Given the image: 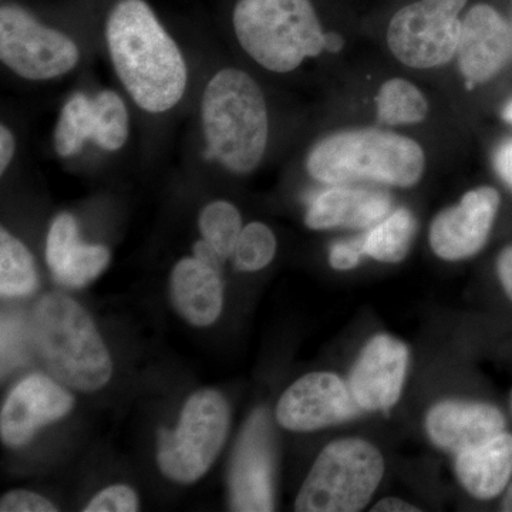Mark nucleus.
Returning a JSON list of instances; mask_svg holds the SVG:
<instances>
[{"instance_id": "9b49d317", "label": "nucleus", "mask_w": 512, "mask_h": 512, "mask_svg": "<svg viewBox=\"0 0 512 512\" xmlns=\"http://www.w3.org/2000/svg\"><path fill=\"white\" fill-rule=\"evenodd\" d=\"M74 399L64 384L45 375H32L13 387L0 413L3 444L26 446L37 431L72 412Z\"/></svg>"}, {"instance_id": "7ed1b4c3", "label": "nucleus", "mask_w": 512, "mask_h": 512, "mask_svg": "<svg viewBox=\"0 0 512 512\" xmlns=\"http://www.w3.org/2000/svg\"><path fill=\"white\" fill-rule=\"evenodd\" d=\"M207 153L235 174L258 167L268 144L264 93L248 73L224 69L205 87L201 103Z\"/></svg>"}, {"instance_id": "39448f33", "label": "nucleus", "mask_w": 512, "mask_h": 512, "mask_svg": "<svg viewBox=\"0 0 512 512\" xmlns=\"http://www.w3.org/2000/svg\"><path fill=\"white\" fill-rule=\"evenodd\" d=\"M232 20L242 49L271 72H292L325 50L311 0H238Z\"/></svg>"}, {"instance_id": "c756f323", "label": "nucleus", "mask_w": 512, "mask_h": 512, "mask_svg": "<svg viewBox=\"0 0 512 512\" xmlns=\"http://www.w3.org/2000/svg\"><path fill=\"white\" fill-rule=\"evenodd\" d=\"M22 323L18 320L3 319L2 323V369L3 372L10 367L19 365L25 353V338H23Z\"/></svg>"}, {"instance_id": "4be33fe9", "label": "nucleus", "mask_w": 512, "mask_h": 512, "mask_svg": "<svg viewBox=\"0 0 512 512\" xmlns=\"http://www.w3.org/2000/svg\"><path fill=\"white\" fill-rule=\"evenodd\" d=\"M377 116L382 123L412 124L426 119L429 104L412 83L402 79L389 80L380 87L376 97Z\"/></svg>"}, {"instance_id": "393cba45", "label": "nucleus", "mask_w": 512, "mask_h": 512, "mask_svg": "<svg viewBox=\"0 0 512 512\" xmlns=\"http://www.w3.org/2000/svg\"><path fill=\"white\" fill-rule=\"evenodd\" d=\"M198 227L202 239L217 249L224 259L234 254L242 232L241 214L227 201H214L201 211Z\"/></svg>"}, {"instance_id": "aec40b11", "label": "nucleus", "mask_w": 512, "mask_h": 512, "mask_svg": "<svg viewBox=\"0 0 512 512\" xmlns=\"http://www.w3.org/2000/svg\"><path fill=\"white\" fill-rule=\"evenodd\" d=\"M414 232L416 221L412 212L400 208L373 225L365 237H362L365 255L387 264L400 262L409 252Z\"/></svg>"}, {"instance_id": "423d86ee", "label": "nucleus", "mask_w": 512, "mask_h": 512, "mask_svg": "<svg viewBox=\"0 0 512 512\" xmlns=\"http://www.w3.org/2000/svg\"><path fill=\"white\" fill-rule=\"evenodd\" d=\"M384 473L383 458L367 441L329 444L313 464L295 501L299 512H356L369 504Z\"/></svg>"}, {"instance_id": "0eeeda50", "label": "nucleus", "mask_w": 512, "mask_h": 512, "mask_svg": "<svg viewBox=\"0 0 512 512\" xmlns=\"http://www.w3.org/2000/svg\"><path fill=\"white\" fill-rule=\"evenodd\" d=\"M231 410L217 390L188 397L174 430H160L157 463L168 480L192 484L208 473L227 440Z\"/></svg>"}, {"instance_id": "20e7f679", "label": "nucleus", "mask_w": 512, "mask_h": 512, "mask_svg": "<svg viewBox=\"0 0 512 512\" xmlns=\"http://www.w3.org/2000/svg\"><path fill=\"white\" fill-rule=\"evenodd\" d=\"M426 158L416 141L377 130L343 131L323 138L309 153L306 167L320 183L355 181L412 187L423 175Z\"/></svg>"}, {"instance_id": "c85d7f7f", "label": "nucleus", "mask_w": 512, "mask_h": 512, "mask_svg": "<svg viewBox=\"0 0 512 512\" xmlns=\"http://www.w3.org/2000/svg\"><path fill=\"white\" fill-rule=\"evenodd\" d=\"M140 501L133 488L124 484H114L94 495L84 507L86 512H131L138 511Z\"/></svg>"}, {"instance_id": "a878e982", "label": "nucleus", "mask_w": 512, "mask_h": 512, "mask_svg": "<svg viewBox=\"0 0 512 512\" xmlns=\"http://www.w3.org/2000/svg\"><path fill=\"white\" fill-rule=\"evenodd\" d=\"M109 264V249L79 242L52 274L66 288L80 289L93 282Z\"/></svg>"}, {"instance_id": "2eb2a0df", "label": "nucleus", "mask_w": 512, "mask_h": 512, "mask_svg": "<svg viewBox=\"0 0 512 512\" xmlns=\"http://www.w3.org/2000/svg\"><path fill=\"white\" fill-rule=\"evenodd\" d=\"M512 33L503 16L488 5H477L461 22L458 66L468 87L491 79L510 59Z\"/></svg>"}, {"instance_id": "1a4fd4ad", "label": "nucleus", "mask_w": 512, "mask_h": 512, "mask_svg": "<svg viewBox=\"0 0 512 512\" xmlns=\"http://www.w3.org/2000/svg\"><path fill=\"white\" fill-rule=\"evenodd\" d=\"M0 59L12 72L28 80H50L69 73L80 59L69 36L46 28L23 8L0 9Z\"/></svg>"}, {"instance_id": "2f4dec72", "label": "nucleus", "mask_w": 512, "mask_h": 512, "mask_svg": "<svg viewBox=\"0 0 512 512\" xmlns=\"http://www.w3.org/2000/svg\"><path fill=\"white\" fill-rule=\"evenodd\" d=\"M363 255V238L339 241L330 249L329 262L338 271H348L359 265Z\"/></svg>"}, {"instance_id": "a19ab883", "label": "nucleus", "mask_w": 512, "mask_h": 512, "mask_svg": "<svg viewBox=\"0 0 512 512\" xmlns=\"http://www.w3.org/2000/svg\"><path fill=\"white\" fill-rule=\"evenodd\" d=\"M510 28H511V33H512V22H511Z\"/></svg>"}, {"instance_id": "9d476101", "label": "nucleus", "mask_w": 512, "mask_h": 512, "mask_svg": "<svg viewBox=\"0 0 512 512\" xmlns=\"http://www.w3.org/2000/svg\"><path fill=\"white\" fill-rule=\"evenodd\" d=\"M349 386L333 373L315 372L289 387L276 407V419L285 429L315 431L353 419L359 413Z\"/></svg>"}, {"instance_id": "6ab92c4d", "label": "nucleus", "mask_w": 512, "mask_h": 512, "mask_svg": "<svg viewBox=\"0 0 512 512\" xmlns=\"http://www.w3.org/2000/svg\"><path fill=\"white\" fill-rule=\"evenodd\" d=\"M456 473L468 493L490 500L503 493L512 476V436L501 433L494 439L457 454Z\"/></svg>"}, {"instance_id": "72a5a7b5", "label": "nucleus", "mask_w": 512, "mask_h": 512, "mask_svg": "<svg viewBox=\"0 0 512 512\" xmlns=\"http://www.w3.org/2000/svg\"><path fill=\"white\" fill-rule=\"evenodd\" d=\"M194 256L200 259L201 262H204L205 265L211 266V268L217 269V271H222V264H224L225 259L205 239L195 242Z\"/></svg>"}, {"instance_id": "4468645a", "label": "nucleus", "mask_w": 512, "mask_h": 512, "mask_svg": "<svg viewBox=\"0 0 512 512\" xmlns=\"http://www.w3.org/2000/svg\"><path fill=\"white\" fill-rule=\"evenodd\" d=\"M409 350L392 336L379 335L367 343L350 376L349 389L366 412H389L402 394Z\"/></svg>"}, {"instance_id": "ddd939ff", "label": "nucleus", "mask_w": 512, "mask_h": 512, "mask_svg": "<svg viewBox=\"0 0 512 512\" xmlns=\"http://www.w3.org/2000/svg\"><path fill=\"white\" fill-rule=\"evenodd\" d=\"M500 195L490 187L467 192L454 207L437 215L430 231L431 248L446 261L470 258L487 242Z\"/></svg>"}, {"instance_id": "4c0bfd02", "label": "nucleus", "mask_w": 512, "mask_h": 512, "mask_svg": "<svg viewBox=\"0 0 512 512\" xmlns=\"http://www.w3.org/2000/svg\"><path fill=\"white\" fill-rule=\"evenodd\" d=\"M342 46V36L338 35V33H325V50H328V52H339Z\"/></svg>"}, {"instance_id": "cd10ccee", "label": "nucleus", "mask_w": 512, "mask_h": 512, "mask_svg": "<svg viewBox=\"0 0 512 512\" xmlns=\"http://www.w3.org/2000/svg\"><path fill=\"white\" fill-rule=\"evenodd\" d=\"M79 242L76 218L67 212L57 215L47 234L46 259L50 271L55 272Z\"/></svg>"}, {"instance_id": "a211bd4d", "label": "nucleus", "mask_w": 512, "mask_h": 512, "mask_svg": "<svg viewBox=\"0 0 512 512\" xmlns=\"http://www.w3.org/2000/svg\"><path fill=\"white\" fill-rule=\"evenodd\" d=\"M170 292L175 311L192 326L207 328L220 318L224 308L221 272L195 256L174 266Z\"/></svg>"}, {"instance_id": "7c9ffc66", "label": "nucleus", "mask_w": 512, "mask_h": 512, "mask_svg": "<svg viewBox=\"0 0 512 512\" xmlns=\"http://www.w3.org/2000/svg\"><path fill=\"white\" fill-rule=\"evenodd\" d=\"M2 512H55L57 507L43 495L29 490H13L0 500Z\"/></svg>"}, {"instance_id": "e433bc0d", "label": "nucleus", "mask_w": 512, "mask_h": 512, "mask_svg": "<svg viewBox=\"0 0 512 512\" xmlns=\"http://www.w3.org/2000/svg\"><path fill=\"white\" fill-rule=\"evenodd\" d=\"M373 512H419V508L396 497H387L372 508Z\"/></svg>"}, {"instance_id": "f03ea898", "label": "nucleus", "mask_w": 512, "mask_h": 512, "mask_svg": "<svg viewBox=\"0 0 512 512\" xmlns=\"http://www.w3.org/2000/svg\"><path fill=\"white\" fill-rule=\"evenodd\" d=\"M30 332L40 362L57 382L83 393L110 382L109 349L92 316L66 293H47L37 302Z\"/></svg>"}, {"instance_id": "58836bf2", "label": "nucleus", "mask_w": 512, "mask_h": 512, "mask_svg": "<svg viewBox=\"0 0 512 512\" xmlns=\"http://www.w3.org/2000/svg\"><path fill=\"white\" fill-rule=\"evenodd\" d=\"M503 510L512 512V484H511V487L508 488L507 495H505L504 503H503Z\"/></svg>"}, {"instance_id": "f257e3e1", "label": "nucleus", "mask_w": 512, "mask_h": 512, "mask_svg": "<svg viewBox=\"0 0 512 512\" xmlns=\"http://www.w3.org/2000/svg\"><path fill=\"white\" fill-rule=\"evenodd\" d=\"M107 46L117 76L138 107L164 113L183 99L187 64L144 0H119L106 25Z\"/></svg>"}, {"instance_id": "f704fd0d", "label": "nucleus", "mask_w": 512, "mask_h": 512, "mask_svg": "<svg viewBox=\"0 0 512 512\" xmlns=\"http://www.w3.org/2000/svg\"><path fill=\"white\" fill-rule=\"evenodd\" d=\"M15 137L8 127H0V173H5L6 168L12 163L15 156Z\"/></svg>"}, {"instance_id": "ea45409f", "label": "nucleus", "mask_w": 512, "mask_h": 512, "mask_svg": "<svg viewBox=\"0 0 512 512\" xmlns=\"http://www.w3.org/2000/svg\"><path fill=\"white\" fill-rule=\"evenodd\" d=\"M503 116L505 120L510 121V123H512V103L508 104V106L505 107Z\"/></svg>"}, {"instance_id": "473e14b6", "label": "nucleus", "mask_w": 512, "mask_h": 512, "mask_svg": "<svg viewBox=\"0 0 512 512\" xmlns=\"http://www.w3.org/2000/svg\"><path fill=\"white\" fill-rule=\"evenodd\" d=\"M494 165L500 177L512 187V140L501 144L498 148L494 157Z\"/></svg>"}, {"instance_id": "dca6fc26", "label": "nucleus", "mask_w": 512, "mask_h": 512, "mask_svg": "<svg viewBox=\"0 0 512 512\" xmlns=\"http://www.w3.org/2000/svg\"><path fill=\"white\" fill-rule=\"evenodd\" d=\"M500 410L484 403L443 402L427 416V431L437 447L460 453L504 433Z\"/></svg>"}, {"instance_id": "b1692460", "label": "nucleus", "mask_w": 512, "mask_h": 512, "mask_svg": "<svg viewBox=\"0 0 512 512\" xmlns=\"http://www.w3.org/2000/svg\"><path fill=\"white\" fill-rule=\"evenodd\" d=\"M94 131L92 140L106 151H117L128 138V111L119 94L101 92L93 99Z\"/></svg>"}, {"instance_id": "c9c22d12", "label": "nucleus", "mask_w": 512, "mask_h": 512, "mask_svg": "<svg viewBox=\"0 0 512 512\" xmlns=\"http://www.w3.org/2000/svg\"><path fill=\"white\" fill-rule=\"evenodd\" d=\"M498 275L505 292L512 301V248H507L498 258Z\"/></svg>"}, {"instance_id": "412c9836", "label": "nucleus", "mask_w": 512, "mask_h": 512, "mask_svg": "<svg viewBox=\"0 0 512 512\" xmlns=\"http://www.w3.org/2000/svg\"><path fill=\"white\" fill-rule=\"evenodd\" d=\"M39 285L33 255L8 229L0 231V293L3 298H22Z\"/></svg>"}, {"instance_id": "bb28decb", "label": "nucleus", "mask_w": 512, "mask_h": 512, "mask_svg": "<svg viewBox=\"0 0 512 512\" xmlns=\"http://www.w3.org/2000/svg\"><path fill=\"white\" fill-rule=\"evenodd\" d=\"M275 254L274 232L261 222H251L242 228L232 258L239 271L256 272L271 264Z\"/></svg>"}, {"instance_id": "5701e85b", "label": "nucleus", "mask_w": 512, "mask_h": 512, "mask_svg": "<svg viewBox=\"0 0 512 512\" xmlns=\"http://www.w3.org/2000/svg\"><path fill=\"white\" fill-rule=\"evenodd\" d=\"M93 100L86 94L76 93L64 104L57 123L53 143L60 157L79 153L89 138L93 137Z\"/></svg>"}, {"instance_id": "6e6552de", "label": "nucleus", "mask_w": 512, "mask_h": 512, "mask_svg": "<svg viewBox=\"0 0 512 512\" xmlns=\"http://www.w3.org/2000/svg\"><path fill=\"white\" fill-rule=\"evenodd\" d=\"M467 0H419L393 16L387 32L390 50L414 69H430L453 59L460 42Z\"/></svg>"}, {"instance_id": "f3484780", "label": "nucleus", "mask_w": 512, "mask_h": 512, "mask_svg": "<svg viewBox=\"0 0 512 512\" xmlns=\"http://www.w3.org/2000/svg\"><path fill=\"white\" fill-rule=\"evenodd\" d=\"M392 208L387 192L332 185L311 202L305 222L311 229L366 228L386 218Z\"/></svg>"}, {"instance_id": "f8f14e48", "label": "nucleus", "mask_w": 512, "mask_h": 512, "mask_svg": "<svg viewBox=\"0 0 512 512\" xmlns=\"http://www.w3.org/2000/svg\"><path fill=\"white\" fill-rule=\"evenodd\" d=\"M271 429L264 410L252 414L232 460L229 491L234 511L274 510Z\"/></svg>"}]
</instances>
